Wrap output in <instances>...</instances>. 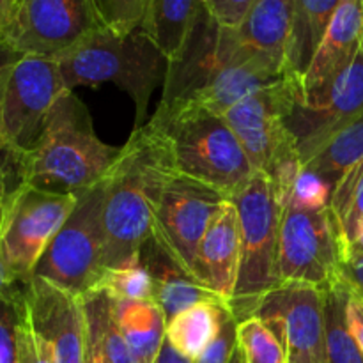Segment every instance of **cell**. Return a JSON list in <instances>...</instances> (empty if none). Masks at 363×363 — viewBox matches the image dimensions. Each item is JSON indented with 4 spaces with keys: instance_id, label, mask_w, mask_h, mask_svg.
<instances>
[{
    "instance_id": "44",
    "label": "cell",
    "mask_w": 363,
    "mask_h": 363,
    "mask_svg": "<svg viewBox=\"0 0 363 363\" xmlns=\"http://www.w3.org/2000/svg\"><path fill=\"white\" fill-rule=\"evenodd\" d=\"M7 191H9V176H7L6 169H4V165L0 163V204H2V201L6 199Z\"/></svg>"
},
{
    "instance_id": "38",
    "label": "cell",
    "mask_w": 363,
    "mask_h": 363,
    "mask_svg": "<svg viewBox=\"0 0 363 363\" xmlns=\"http://www.w3.org/2000/svg\"><path fill=\"white\" fill-rule=\"evenodd\" d=\"M340 280L347 289L363 300V254L347 250L342 264H340Z\"/></svg>"
},
{
    "instance_id": "13",
    "label": "cell",
    "mask_w": 363,
    "mask_h": 363,
    "mask_svg": "<svg viewBox=\"0 0 363 363\" xmlns=\"http://www.w3.org/2000/svg\"><path fill=\"white\" fill-rule=\"evenodd\" d=\"M298 103H303L301 80L289 74L269 87L252 92L223 113L254 172H264L277 152L296 140L287 130L286 121Z\"/></svg>"
},
{
    "instance_id": "2",
    "label": "cell",
    "mask_w": 363,
    "mask_h": 363,
    "mask_svg": "<svg viewBox=\"0 0 363 363\" xmlns=\"http://www.w3.org/2000/svg\"><path fill=\"white\" fill-rule=\"evenodd\" d=\"M176 174L165 133L152 119L131 133L105 176L103 268L138 264L167 181Z\"/></svg>"
},
{
    "instance_id": "31",
    "label": "cell",
    "mask_w": 363,
    "mask_h": 363,
    "mask_svg": "<svg viewBox=\"0 0 363 363\" xmlns=\"http://www.w3.org/2000/svg\"><path fill=\"white\" fill-rule=\"evenodd\" d=\"M238 328H240V319L236 318L229 303H223L215 339L191 363H229L238 347Z\"/></svg>"
},
{
    "instance_id": "25",
    "label": "cell",
    "mask_w": 363,
    "mask_h": 363,
    "mask_svg": "<svg viewBox=\"0 0 363 363\" xmlns=\"http://www.w3.org/2000/svg\"><path fill=\"white\" fill-rule=\"evenodd\" d=\"M363 160V113L333 133L323 147L303 165V170L318 174L332 188L340 177Z\"/></svg>"
},
{
    "instance_id": "12",
    "label": "cell",
    "mask_w": 363,
    "mask_h": 363,
    "mask_svg": "<svg viewBox=\"0 0 363 363\" xmlns=\"http://www.w3.org/2000/svg\"><path fill=\"white\" fill-rule=\"evenodd\" d=\"M225 201L208 184L176 172L156 206L151 238L191 273L199 243Z\"/></svg>"
},
{
    "instance_id": "14",
    "label": "cell",
    "mask_w": 363,
    "mask_h": 363,
    "mask_svg": "<svg viewBox=\"0 0 363 363\" xmlns=\"http://www.w3.org/2000/svg\"><path fill=\"white\" fill-rule=\"evenodd\" d=\"M325 293L305 284H280L266 293L252 308L282 340L287 354L305 363H326L325 357Z\"/></svg>"
},
{
    "instance_id": "16",
    "label": "cell",
    "mask_w": 363,
    "mask_h": 363,
    "mask_svg": "<svg viewBox=\"0 0 363 363\" xmlns=\"http://www.w3.org/2000/svg\"><path fill=\"white\" fill-rule=\"evenodd\" d=\"M23 301L35 332L52 347L55 363H84L85 308L82 296L32 277Z\"/></svg>"
},
{
    "instance_id": "11",
    "label": "cell",
    "mask_w": 363,
    "mask_h": 363,
    "mask_svg": "<svg viewBox=\"0 0 363 363\" xmlns=\"http://www.w3.org/2000/svg\"><path fill=\"white\" fill-rule=\"evenodd\" d=\"M101 28L96 0H20L4 43L20 55L57 59Z\"/></svg>"
},
{
    "instance_id": "21",
    "label": "cell",
    "mask_w": 363,
    "mask_h": 363,
    "mask_svg": "<svg viewBox=\"0 0 363 363\" xmlns=\"http://www.w3.org/2000/svg\"><path fill=\"white\" fill-rule=\"evenodd\" d=\"M339 4L340 0H294L293 27L286 50L287 74L303 78Z\"/></svg>"
},
{
    "instance_id": "5",
    "label": "cell",
    "mask_w": 363,
    "mask_h": 363,
    "mask_svg": "<svg viewBox=\"0 0 363 363\" xmlns=\"http://www.w3.org/2000/svg\"><path fill=\"white\" fill-rule=\"evenodd\" d=\"M55 60L67 91L108 82L128 92L135 103V130L145 124L149 99L169 64L140 28L128 34L101 28Z\"/></svg>"
},
{
    "instance_id": "41",
    "label": "cell",
    "mask_w": 363,
    "mask_h": 363,
    "mask_svg": "<svg viewBox=\"0 0 363 363\" xmlns=\"http://www.w3.org/2000/svg\"><path fill=\"white\" fill-rule=\"evenodd\" d=\"M18 286H20L18 279L14 277V273L7 268L6 262L2 261V257H0V298L13 293Z\"/></svg>"
},
{
    "instance_id": "1",
    "label": "cell",
    "mask_w": 363,
    "mask_h": 363,
    "mask_svg": "<svg viewBox=\"0 0 363 363\" xmlns=\"http://www.w3.org/2000/svg\"><path fill=\"white\" fill-rule=\"evenodd\" d=\"M287 71L247 48L230 27H222L201 4L186 43L167 64L160 105L199 103L225 113L248 94L284 80Z\"/></svg>"
},
{
    "instance_id": "7",
    "label": "cell",
    "mask_w": 363,
    "mask_h": 363,
    "mask_svg": "<svg viewBox=\"0 0 363 363\" xmlns=\"http://www.w3.org/2000/svg\"><path fill=\"white\" fill-rule=\"evenodd\" d=\"M77 195V208L43 252L32 277L46 280L67 293L84 296L89 291H94L105 272V179Z\"/></svg>"
},
{
    "instance_id": "43",
    "label": "cell",
    "mask_w": 363,
    "mask_h": 363,
    "mask_svg": "<svg viewBox=\"0 0 363 363\" xmlns=\"http://www.w3.org/2000/svg\"><path fill=\"white\" fill-rule=\"evenodd\" d=\"M155 363H191L190 358L183 357L181 353H177L172 346H170L169 340L165 339L162 350H160L158 358H156Z\"/></svg>"
},
{
    "instance_id": "15",
    "label": "cell",
    "mask_w": 363,
    "mask_h": 363,
    "mask_svg": "<svg viewBox=\"0 0 363 363\" xmlns=\"http://www.w3.org/2000/svg\"><path fill=\"white\" fill-rule=\"evenodd\" d=\"M363 113V50L328 91L312 106L298 103L287 117V130L298 142L301 163H307L333 133Z\"/></svg>"
},
{
    "instance_id": "49",
    "label": "cell",
    "mask_w": 363,
    "mask_h": 363,
    "mask_svg": "<svg viewBox=\"0 0 363 363\" xmlns=\"http://www.w3.org/2000/svg\"><path fill=\"white\" fill-rule=\"evenodd\" d=\"M362 46H363V45H362Z\"/></svg>"
},
{
    "instance_id": "46",
    "label": "cell",
    "mask_w": 363,
    "mask_h": 363,
    "mask_svg": "<svg viewBox=\"0 0 363 363\" xmlns=\"http://www.w3.org/2000/svg\"><path fill=\"white\" fill-rule=\"evenodd\" d=\"M286 363H305V362L300 360V358H298V357H293V354H287Z\"/></svg>"
},
{
    "instance_id": "34",
    "label": "cell",
    "mask_w": 363,
    "mask_h": 363,
    "mask_svg": "<svg viewBox=\"0 0 363 363\" xmlns=\"http://www.w3.org/2000/svg\"><path fill=\"white\" fill-rule=\"evenodd\" d=\"M21 286L0 298V363H18L16 332L20 323Z\"/></svg>"
},
{
    "instance_id": "45",
    "label": "cell",
    "mask_w": 363,
    "mask_h": 363,
    "mask_svg": "<svg viewBox=\"0 0 363 363\" xmlns=\"http://www.w3.org/2000/svg\"><path fill=\"white\" fill-rule=\"evenodd\" d=\"M229 363H247V358H245V353H243V350L240 347V344H238L236 351H234L233 358H230Z\"/></svg>"
},
{
    "instance_id": "24",
    "label": "cell",
    "mask_w": 363,
    "mask_h": 363,
    "mask_svg": "<svg viewBox=\"0 0 363 363\" xmlns=\"http://www.w3.org/2000/svg\"><path fill=\"white\" fill-rule=\"evenodd\" d=\"M227 301L209 300L201 301L194 307L186 308L176 318L167 323L165 339L170 346L190 358L191 362L208 347V344L215 339L220 326V311Z\"/></svg>"
},
{
    "instance_id": "33",
    "label": "cell",
    "mask_w": 363,
    "mask_h": 363,
    "mask_svg": "<svg viewBox=\"0 0 363 363\" xmlns=\"http://www.w3.org/2000/svg\"><path fill=\"white\" fill-rule=\"evenodd\" d=\"M99 315H101V328H103V339H105L106 351L112 363H137L133 354H131L130 346H128L126 339H124L123 332H121L119 325H117L116 314H113V298L110 296L106 291H99Z\"/></svg>"
},
{
    "instance_id": "42",
    "label": "cell",
    "mask_w": 363,
    "mask_h": 363,
    "mask_svg": "<svg viewBox=\"0 0 363 363\" xmlns=\"http://www.w3.org/2000/svg\"><path fill=\"white\" fill-rule=\"evenodd\" d=\"M18 0H0V43H4L6 32L13 20L14 9H16Z\"/></svg>"
},
{
    "instance_id": "28",
    "label": "cell",
    "mask_w": 363,
    "mask_h": 363,
    "mask_svg": "<svg viewBox=\"0 0 363 363\" xmlns=\"http://www.w3.org/2000/svg\"><path fill=\"white\" fill-rule=\"evenodd\" d=\"M238 344L247 363H286L287 360V347L259 318H248L240 323Z\"/></svg>"
},
{
    "instance_id": "36",
    "label": "cell",
    "mask_w": 363,
    "mask_h": 363,
    "mask_svg": "<svg viewBox=\"0 0 363 363\" xmlns=\"http://www.w3.org/2000/svg\"><path fill=\"white\" fill-rule=\"evenodd\" d=\"M333 188L323 177L308 172V170H301L287 206L301 209H321L330 206Z\"/></svg>"
},
{
    "instance_id": "27",
    "label": "cell",
    "mask_w": 363,
    "mask_h": 363,
    "mask_svg": "<svg viewBox=\"0 0 363 363\" xmlns=\"http://www.w3.org/2000/svg\"><path fill=\"white\" fill-rule=\"evenodd\" d=\"M330 208L339 218L350 247L363 230V160L347 170L335 184Z\"/></svg>"
},
{
    "instance_id": "48",
    "label": "cell",
    "mask_w": 363,
    "mask_h": 363,
    "mask_svg": "<svg viewBox=\"0 0 363 363\" xmlns=\"http://www.w3.org/2000/svg\"><path fill=\"white\" fill-rule=\"evenodd\" d=\"M18 2H20V0H18Z\"/></svg>"
},
{
    "instance_id": "47",
    "label": "cell",
    "mask_w": 363,
    "mask_h": 363,
    "mask_svg": "<svg viewBox=\"0 0 363 363\" xmlns=\"http://www.w3.org/2000/svg\"><path fill=\"white\" fill-rule=\"evenodd\" d=\"M199 2H201V4H204V6H206V4H208L209 0H199Z\"/></svg>"
},
{
    "instance_id": "22",
    "label": "cell",
    "mask_w": 363,
    "mask_h": 363,
    "mask_svg": "<svg viewBox=\"0 0 363 363\" xmlns=\"http://www.w3.org/2000/svg\"><path fill=\"white\" fill-rule=\"evenodd\" d=\"M113 314L137 363H155L165 342L167 319L155 301L116 300Z\"/></svg>"
},
{
    "instance_id": "10",
    "label": "cell",
    "mask_w": 363,
    "mask_h": 363,
    "mask_svg": "<svg viewBox=\"0 0 363 363\" xmlns=\"http://www.w3.org/2000/svg\"><path fill=\"white\" fill-rule=\"evenodd\" d=\"M55 59L21 55L7 80L2 112V165L9 172L14 160L32 149L57 99L66 92Z\"/></svg>"
},
{
    "instance_id": "18",
    "label": "cell",
    "mask_w": 363,
    "mask_h": 363,
    "mask_svg": "<svg viewBox=\"0 0 363 363\" xmlns=\"http://www.w3.org/2000/svg\"><path fill=\"white\" fill-rule=\"evenodd\" d=\"M241 262V227L238 208L225 201L199 243L194 277L218 300L234 296Z\"/></svg>"
},
{
    "instance_id": "40",
    "label": "cell",
    "mask_w": 363,
    "mask_h": 363,
    "mask_svg": "<svg viewBox=\"0 0 363 363\" xmlns=\"http://www.w3.org/2000/svg\"><path fill=\"white\" fill-rule=\"evenodd\" d=\"M347 323L358 346L363 351V300L353 293L350 294V301H347Z\"/></svg>"
},
{
    "instance_id": "3",
    "label": "cell",
    "mask_w": 363,
    "mask_h": 363,
    "mask_svg": "<svg viewBox=\"0 0 363 363\" xmlns=\"http://www.w3.org/2000/svg\"><path fill=\"white\" fill-rule=\"evenodd\" d=\"M119 155L121 147L99 140L87 106L66 91L50 110L38 142L11 169L16 184L77 195L105 179Z\"/></svg>"
},
{
    "instance_id": "37",
    "label": "cell",
    "mask_w": 363,
    "mask_h": 363,
    "mask_svg": "<svg viewBox=\"0 0 363 363\" xmlns=\"http://www.w3.org/2000/svg\"><path fill=\"white\" fill-rule=\"evenodd\" d=\"M255 0H209L206 7L222 27L236 28L245 20Z\"/></svg>"
},
{
    "instance_id": "17",
    "label": "cell",
    "mask_w": 363,
    "mask_h": 363,
    "mask_svg": "<svg viewBox=\"0 0 363 363\" xmlns=\"http://www.w3.org/2000/svg\"><path fill=\"white\" fill-rule=\"evenodd\" d=\"M363 43V0H340L332 23L301 78L303 103L312 106L357 59Z\"/></svg>"
},
{
    "instance_id": "32",
    "label": "cell",
    "mask_w": 363,
    "mask_h": 363,
    "mask_svg": "<svg viewBox=\"0 0 363 363\" xmlns=\"http://www.w3.org/2000/svg\"><path fill=\"white\" fill-rule=\"evenodd\" d=\"M16 357L18 363H55L52 347L35 332L28 318L23 301V286H21L20 323L16 332Z\"/></svg>"
},
{
    "instance_id": "29",
    "label": "cell",
    "mask_w": 363,
    "mask_h": 363,
    "mask_svg": "<svg viewBox=\"0 0 363 363\" xmlns=\"http://www.w3.org/2000/svg\"><path fill=\"white\" fill-rule=\"evenodd\" d=\"M106 291L116 300L152 301V282L147 269L138 264L105 269L94 291Z\"/></svg>"
},
{
    "instance_id": "35",
    "label": "cell",
    "mask_w": 363,
    "mask_h": 363,
    "mask_svg": "<svg viewBox=\"0 0 363 363\" xmlns=\"http://www.w3.org/2000/svg\"><path fill=\"white\" fill-rule=\"evenodd\" d=\"M85 308V358L84 363H112L103 339L99 300L96 291L82 296Z\"/></svg>"
},
{
    "instance_id": "26",
    "label": "cell",
    "mask_w": 363,
    "mask_h": 363,
    "mask_svg": "<svg viewBox=\"0 0 363 363\" xmlns=\"http://www.w3.org/2000/svg\"><path fill=\"white\" fill-rule=\"evenodd\" d=\"M323 293L326 363H363V351L347 323V301L351 291L342 280H339Z\"/></svg>"
},
{
    "instance_id": "9",
    "label": "cell",
    "mask_w": 363,
    "mask_h": 363,
    "mask_svg": "<svg viewBox=\"0 0 363 363\" xmlns=\"http://www.w3.org/2000/svg\"><path fill=\"white\" fill-rule=\"evenodd\" d=\"M78 195L16 184L0 204V257L20 284H27L43 252L67 216Z\"/></svg>"
},
{
    "instance_id": "20",
    "label": "cell",
    "mask_w": 363,
    "mask_h": 363,
    "mask_svg": "<svg viewBox=\"0 0 363 363\" xmlns=\"http://www.w3.org/2000/svg\"><path fill=\"white\" fill-rule=\"evenodd\" d=\"M293 14L294 0H255L234 32L247 48L268 57L286 69Z\"/></svg>"
},
{
    "instance_id": "6",
    "label": "cell",
    "mask_w": 363,
    "mask_h": 363,
    "mask_svg": "<svg viewBox=\"0 0 363 363\" xmlns=\"http://www.w3.org/2000/svg\"><path fill=\"white\" fill-rule=\"evenodd\" d=\"M241 227V262L230 308L241 321L250 318L254 305L280 286L277 275L280 227L284 206L277 199L272 183L261 172H254L247 186L233 199Z\"/></svg>"
},
{
    "instance_id": "30",
    "label": "cell",
    "mask_w": 363,
    "mask_h": 363,
    "mask_svg": "<svg viewBox=\"0 0 363 363\" xmlns=\"http://www.w3.org/2000/svg\"><path fill=\"white\" fill-rule=\"evenodd\" d=\"M151 0H96L106 28L119 34L138 30Z\"/></svg>"
},
{
    "instance_id": "4",
    "label": "cell",
    "mask_w": 363,
    "mask_h": 363,
    "mask_svg": "<svg viewBox=\"0 0 363 363\" xmlns=\"http://www.w3.org/2000/svg\"><path fill=\"white\" fill-rule=\"evenodd\" d=\"M165 133L177 174L233 201L254 176L243 145L225 117L199 103L158 105L151 117Z\"/></svg>"
},
{
    "instance_id": "23",
    "label": "cell",
    "mask_w": 363,
    "mask_h": 363,
    "mask_svg": "<svg viewBox=\"0 0 363 363\" xmlns=\"http://www.w3.org/2000/svg\"><path fill=\"white\" fill-rule=\"evenodd\" d=\"M199 0H151L140 30L163 53L167 62L176 59L195 23Z\"/></svg>"
},
{
    "instance_id": "39",
    "label": "cell",
    "mask_w": 363,
    "mask_h": 363,
    "mask_svg": "<svg viewBox=\"0 0 363 363\" xmlns=\"http://www.w3.org/2000/svg\"><path fill=\"white\" fill-rule=\"evenodd\" d=\"M20 53L14 52L6 43H0V163L4 160V144H2V112H4V98H6L7 80L11 77L14 64L20 59Z\"/></svg>"
},
{
    "instance_id": "19",
    "label": "cell",
    "mask_w": 363,
    "mask_h": 363,
    "mask_svg": "<svg viewBox=\"0 0 363 363\" xmlns=\"http://www.w3.org/2000/svg\"><path fill=\"white\" fill-rule=\"evenodd\" d=\"M140 264L151 275L152 301L162 308L167 323L201 301L218 300L152 238L142 247Z\"/></svg>"
},
{
    "instance_id": "8",
    "label": "cell",
    "mask_w": 363,
    "mask_h": 363,
    "mask_svg": "<svg viewBox=\"0 0 363 363\" xmlns=\"http://www.w3.org/2000/svg\"><path fill=\"white\" fill-rule=\"evenodd\" d=\"M346 252L342 227L330 206L321 209L286 206L277 261L280 284L328 289L340 280Z\"/></svg>"
}]
</instances>
